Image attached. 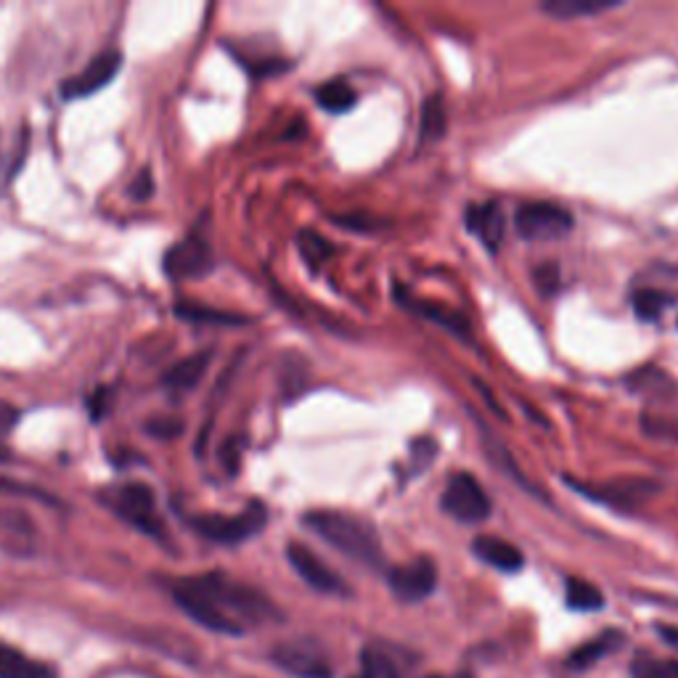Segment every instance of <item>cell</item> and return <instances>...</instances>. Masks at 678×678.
Instances as JSON below:
<instances>
[{"label": "cell", "mask_w": 678, "mask_h": 678, "mask_svg": "<svg viewBox=\"0 0 678 678\" xmlns=\"http://www.w3.org/2000/svg\"><path fill=\"white\" fill-rule=\"evenodd\" d=\"M0 493H14V496H27V498H38V501H53L46 491H38L35 485H22L14 483V480H0Z\"/></svg>", "instance_id": "32"}, {"label": "cell", "mask_w": 678, "mask_h": 678, "mask_svg": "<svg viewBox=\"0 0 678 678\" xmlns=\"http://www.w3.org/2000/svg\"><path fill=\"white\" fill-rule=\"evenodd\" d=\"M175 313L181 316L183 320H199V324H220V326H242V324H250V318L246 316H239V313H228V311H215V307H205V305H186V302H181V305H175Z\"/></svg>", "instance_id": "21"}, {"label": "cell", "mask_w": 678, "mask_h": 678, "mask_svg": "<svg viewBox=\"0 0 678 678\" xmlns=\"http://www.w3.org/2000/svg\"><path fill=\"white\" fill-rule=\"evenodd\" d=\"M427 678H443V676H427Z\"/></svg>", "instance_id": "38"}, {"label": "cell", "mask_w": 678, "mask_h": 678, "mask_svg": "<svg viewBox=\"0 0 678 678\" xmlns=\"http://www.w3.org/2000/svg\"><path fill=\"white\" fill-rule=\"evenodd\" d=\"M16 422H20V411H16L11 403H3V400H0V433H11Z\"/></svg>", "instance_id": "34"}, {"label": "cell", "mask_w": 678, "mask_h": 678, "mask_svg": "<svg viewBox=\"0 0 678 678\" xmlns=\"http://www.w3.org/2000/svg\"><path fill=\"white\" fill-rule=\"evenodd\" d=\"M265 522H268V509H265L261 501H252L250 507L242 511V514L194 517V520H191V525H194L196 533L205 535V538H209V541H215V544L233 546V544H242V541L261 533V530L265 528Z\"/></svg>", "instance_id": "4"}, {"label": "cell", "mask_w": 678, "mask_h": 678, "mask_svg": "<svg viewBox=\"0 0 678 678\" xmlns=\"http://www.w3.org/2000/svg\"><path fill=\"white\" fill-rule=\"evenodd\" d=\"M674 305V294L663 289H639L633 294V311L641 320H657L665 307Z\"/></svg>", "instance_id": "25"}, {"label": "cell", "mask_w": 678, "mask_h": 678, "mask_svg": "<svg viewBox=\"0 0 678 678\" xmlns=\"http://www.w3.org/2000/svg\"><path fill=\"white\" fill-rule=\"evenodd\" d=\"M172 596L191 620L228 637L244 633L246 622H263L279 615L261 591L228 581L220 572L186 578L172 585Z\"/></svg>", "instance_id": "1"}, {"label": "cell", "mask_w": 678, "mask_h": 678, "mask_svg": "<svg viewBox=\"0 0 678 678\" xmlns=\"http://www.w3.org/2000/svg\"><path fill=\"white\" fill-rule=\"evenodd\" d=\"M213 268V250L202 237H189L172 244L165 255V274L168 279H202Z\"/></svg>", "instance_id": "10"}, {"label": "cell", "mask_w": 678, "mask_h": 678, "mask_svg": "<svg viewBox=\"0 0 678 678\" xmlns=\"http://www.w3.org/2000/svg\"><path fill=\"white\" fill-rule=\"evenodd\" d=\"M467 228L480 239L491 252H496L504 242V213L496 202L467 209Z\"/></svg>", "instance_id": "15"}, {"label": "cell", "mask_w": 678, "mask_h": 678, "mask_svg": "<svg viewBox=\"0 0 678 678\" xmlns=\"http://www.w3.org/2000/svg\"><path fill=\"white\" fill-rule=\"evenodd\" d=\"M302 525L355 562L366 567H379L385 562L379 533L372 522L361 520V517L337 509H316L302 517Z\"/></svg>", "instance_id": "2"}, {"label": "cell", "mask_w": 678, "mask_h": 678, "mask_svg": "<svg viewBox=\"0 0 678 678\" xmlns=\"http://www.w3.org/2000/svg\"><path fill=\"white\" fill-rule=\"evenodd\" d=\"M567 485H570L572 491L581 493V496H589L591 501L609 504V507H618V509L637 507L641 498H644L646 493L655 488V485L644 483V480H639V483H631V480H626V483H618V485H604V488H591V485L576 483V480L567 477Z\"/></svg>", "instance_id": "13"}, {"label": "cell", "mask_w": 678, "mask_h": 678, "mask_svg": "<svg viewBox=\"0 0 678 678\" xmlns=\"http://www.w3.org/2000/svg\"><path fill=\"white\" fill-rule=\"evenodd\" d=\"M480 433H483L485 451H488V456H491V459H493V461H496V464H498V467H501V470H504V472H507V474H511V477H514V480H517V483H520V485H522V488H525V491H530V493H535V496H541V493H538V491H535V488H533V485H530V483H528V480H525V474H522L520 470H517V467H514V459H511V456H509V451H507V448H504V443H501V440H496V437H493V435H491V433H488V429H485V427H480Z\"/></svg>", "instance_id": "27"}, {"label": "cell", "mask_w": 678, "mask_h": 678, "mask_svg": "<svg viewBox=\"0 0 678 678\" xmlns=\"http://www.w3.org/2000/svg\"><path fill=\"white\" fill-rule=\"evenodd\" d=\"M435 459H437V443L429 440V437H416V440L411 443L409 472L411 474H422L429 464H433Z\"/></svg>", "instance_id": "29"}, {"label": "cell", "mask_w": 678, "mask_h": 678, "mask_svg": "<svg viewBox=\"0 0 678 678\" xmlns=\"http://www.w3.org/2000/svg\"><path fill=\"white\" fill-rule=\"evenodd\" d=\"M517 233L528 242H552L562 239L572 231L576 218L565 207L552 205V202H525L514 213Z\"/></svg>", "instance_id": "5"}, {"label": "cell", "mask_w": 678, "mask_h": 678, "mask_svg": "<svg viewBox=\"0 0 678 678\" xmlns=\"http://www.w3.org/2000/svg\"><path fill=\"white\" fill-rule=\"evenodd\" d=\"M565 596L567 604H570L572 609H581V613H596V609L604 607L602 591L596 589L594 583L581 581V578H567Z\"/></svg>", "instance_id": "20"}, {"label": "cell", "mask_w": 678, "mask_h": 678, "mask_svg": "<svg viewBox=\"0 0 678 678\" xmlns=\"http://www.w3.org/2000/svg\"><path fill=\"white\" fill-rule=\"evenodd\" d=\"M620 641L622 637L618 631H607L602 633V637L585 641L583 646H578V650L570 655V665L572 668H585V665L596 663V659L607 655V652H613L615 646H620Z\"/></svg>", "instance_id": "22"}, {"label": "cell", "mask_w": 678, "mask_h": 678, "mask_svg": "<svg viewBox=\"0 0 678 678\" xmlns=\"http://www.w3.org/2000/svg\"><path fill=\"white\" fill-rule=\"evenodd\" d=\"M0 678H57L51 665L29 659L11 646H0Z\"/></svg>", "instance_id": "18"}, {"label": "cell", "mask_w": 678, "mask_h": 678, "mask_svg": "<svg viewBox=\"0 0 678 678\" xmlns=\"http://www.w3.org/2000/svg\"><path fill=\"white\" fill-rule=\"evenodd\" d=\"M355 90L350 88L344 80H329V83H324L320 88L316 90V101L320 109H326V112L331 114H342V112H350L355 104Z\"/></svg>", "instance_id": "19"}, {"label": "cell", "mask_w": 678, "mask_h": 678, "mask_svg": "<svg viewBox=\"0 0 678 678\" xmlns=\"http://www.w3.org/2000/svg\"><path fill=\"white\" fill-rule=\"evenodd\" d=\"M659 633H663V639L668 641V644L678 646V628H665V626H659Z\"/></svg>", "instance_id": "36"}, {"label": "cell", "mask_w": 678, "mask_h": 678, "mask_svg": "<svg viewBox=\"0 0 678 678\" xmlns=\"http://www.w3.org/2000/svg\"><path fill=\"white\" fill-rule=\"evenodd\" d=\"M633 678H678V659L639 655L631 663Z\"/></svg>", "instance_id": "28"}, {"label": "cell", "mask_w": 678, "mask_h": 678, "mask_svg": "<svg viewBox=\"0 0 678 678\" xmlns=\"http://www.w3.org/2000/svg\"><path fill=\"white\" fill-rule=\"evenodd\" d=\"M146 433H149L152 437H157V440H172V437H178L183 433V424H181V419L157 416V419H152V422H146Z\"/></svg>", "instance_id": "30"}, {"label": "cell", "mask_w": 678, "mask_h": 678, "mask_svg": "<svg viewBox=\"0 0 678 678\" xmlns=\"http://www.w3.org/2000/svg\"><path fill=\"white\" fill-rule=\"evenodd\" d=\"M620 0H546L541 11L554 20H581V16H596L604 11L620 9Z\"/></svg>", "instance_id": "16"}, {"label": "cell", "mask_w": 678, "mask_h": 678, "mask_svg": "<svg viewBox=\"0 0 678 678\" xmlns=\"http://www.w3.org/2000/svg\"><path fill=\"white\" fill-rule=\"evenodd\" d=\"M298 246H300V255L302 261L311 265L313 270H318L320 265L331 257L335 246H331L329 239H324L316 231H302L298 237Z\"/></svg>", "instance_id": "26"}, {"label": "cell", "mask_w": 678, "mask_h": 678, "mask_svg": "<svg viewBox=\"0 0 678 678\" xmlns=\"http://www.w3.org/2000/svg\"><path fill=\"white\" fill-rule=\"evenodd\" d=\"M396 298H398L400 305L409 307L411 313H416V316H422V318L433 320V324L443 326V329L451 331V335H456V337L467 339V337L472 335V329H470V320H467L464 316H461V313L451 311V307L440 305V302L416 300V298H411L409 292H403V289H400V287H396Z\"/></svg>", "instance_id": "12"}, {"label": "cell", "mask_w": 678, "mask_h": 678, "mask_svg": "<svg viewBox=\"0 0 678 678\" xmlns=\"http://www.w3.org/2000/svg\"><path fill=\"white\" fill-rule=\"evenodd\" d=\"M335 223L342 228H363V231H372L374 228V220H361L359 215H339V218H335Z\"/></svg>", "instance_id": "35"}, {"label": "cell", "mask_w": 678, "mask_h": 678, "mask_svg": "<svg viewBox=\"0 0 678 678\" xmlns=\"http://www.w3.org/2000/svg\"><path fill=\"white\" fill-rule=\"evenodd\" d=\"M209 359H213V353H209V350H202V353L189 355V359L175 363V366H172L170 372L165 374L162 382L170 387V390H191V387L199 385L202 377L207 374Z\"/></svg>", "instance_id": "17"}, {"label": "cell", "mask_w": 678, "mask_h": 678, "mask_svg": "<svg viewBox=\"0 0 678 678\" xmlns=\"http://www.w3.org/2000/svg\"><path fill=\"white\" fill-rule=\"evenodd\" d=\"M390 591L400 602H422L427 600L437 585V567L429 557H416L405 565H396L387 576Z\"/></svg>", "instance_id": "8"}, {"label": "cell", "mask_w": 678, "mask_h": 678, "mask_svg": "<svg viewBox=\"0 0 678 678\" xmlns=\"http://www.w3.org/2000/svg\"><path fill=\"white\" fill-rule=\"evenodd\" d=\"M109 507H112L122 520H128L133 528H138L141 533L154 535V538H162L165 535L162 520H159L157 509H154V493L152 488H146L144 483L120 485V488L109 496Z\"/></svg>", "instance_id": "6"}, {"label": "cell", "mask_w": 678, "mask_h": 678, "mask_svg": "<svg viewBox=\"0 0 678 678\" xmlns=\"http://www.w3.org/2000/svg\"><path fill=\"white\" fill-rule=\"evenodd\" d=\"M535 287L544 298L559 292V268L554 263H544L541 268H535Z\"/></svg>", "instance_id": "31"}, {"label": "cell", "mask_w": 678, "mask_h": 678, "mask_svg": "<svg viewBox=\"0 0 678 678\" xmlns=\"http://www.w3.org/2000/svg\"><path fill=\"white\" fill-rule=\"evenodd\" d=\"M152 189H154V181H152V172H149V168H144L138 172V178H135V181L131 183V196L133 199H149L152 196Z\"/></svg>", "instance_id": "33"}, {"label": "cell", "mask_w": 678, "mask_h": 678, "mask_svg": "<svg viewBox=\"0 0 678 678\" xmlns=\"http://www.w3.org/2000/svg\"><path fill=\"white\" fill-rule=\"evenodd\" d=\"M472 552L474 557H480L485 565L496 567L501 572H517L525 565V557H522L520 548L509 544V541L498 538V535H477L472 541Z\"/></svg>", "instance_id": "14"}, {"label": "cell", "mask_w": 678, "mask_h": 678, "mask_svg": "<svg viewBox=\"0 0 678 678\" xmlns=\"http://www.w3.org/2000/svg\"><path fill=\"white\" fill-rule=\"evenodd\" d=\"M287 559L289 565L294 567V572H298L311 589L320 591V594H348V585H344L342 578H339L337 572L313 552V548L292 541V544L287 546Z\"/></svg>", "instance_id": "9"}, {"label": "cell", "mask_w": 678, "mask_h": 678, "mask_svg": "<svg viewBox=\"0 0 678 678\" xmlns=\"http://www.w3.org/2000/svg\"><path fill=\"white\" fill-rule=\"evenodd\" d=\"M355 678H400L398 665L379 646H366L361 655V670Z\"/></svg>", "instance_id": "24"}, {"label": "cell", "mask_w": 678, "mask_h": 678, "mask_svg": "<svg viewBox=\"0 0 678 678\" xmlns=\"http://www.w3.org/2000/svg\"><path fill=\"white\" fill-rule=\"evenodd\" d=\"M440 507L448 517L464 522V525H480L491 517L493 504L483 485L470 472H456L448 477L446 491L440 496Z\"/></svg>", "instance_id": "3"}, {"label": "cell", "mask_w": 678, "mask_h": 678, "mask_svg": "<svg viewBox=\"0 0 678 678\" xmlns=\"http://www.w3.org/2000/svg\"><path fill=\"white\" fill-rule=\"evenodd\" d=\"M122 66V53L120 51H104L85 66L83 72L75 77L64 80L61 83V96L64 98H85L94 96L98 90L107 88L109 83L117 77Z\"/></svg>", "instance_id": "11"}, {"label": "cell", "mask_w": 678, "mask_h": 678, "mask_svg": "<svg viewBox=\"0 0 678 678\" xmlns=\"http://www.w3.org/2000/svg\"><path fill=\"white\" fill-rule=\"evenodd\" d=\"M270 657L283 674L294 678H331L329 657L313 641H283Z\"/></svg>", "instance_id": "7"}, {"label": "cell", "mask_w": 678, "mask_h": 678, "mask_svg": "<svg viewBox=\"0 0 678 678\" xmlns=\"http://www.w3.org/2000/svg\"><path fill=\"white\" fill-rule=\"evenodd\" d=\"M446 104H443V96L435 94L424 101L422 107V141H440L446 135Z\"/></svg>", "instance_id": "23"}, {"label": "cell", "mask_w": 678, "mask_h": 678, "mask_svg": "<svg viewBox=\"0 0 678 678\" xmlns=\"http://www.w3.org/2000/svg\"><path fill=\"white\" fill-rule=\"evenodd\" d=\"M0 459H9V451H5V448H0Z\"/></svg>", "instance_id": "37"}]
</instances>
